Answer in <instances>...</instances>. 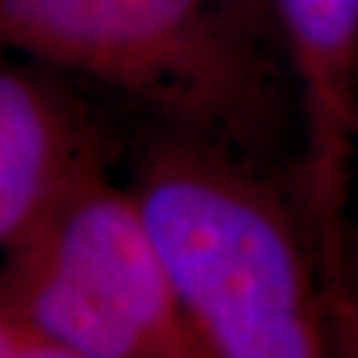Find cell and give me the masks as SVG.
<instances>
[{"label":"cell","mask_w":358,"mask_h":358,"mask_svg":"<svg viewBox=\"0 0 358 358\" xmlns=\"http://www.w3.org/2000/svg\"><path fill=\"white\" fill-rule=\"evenodd\" d=\"M0 303L56 358H202L136 199L109 167L0 255Z\"/></svg>","instance_id":"3"},{"label":"cell","mask_w":358,"mask_h":358,"mask_svg":"<svg viewBox=\"0 0 358 358\" xmlns=\"http://www.w3.org/2000/svg\"><path fill=\"white\" fill-rule=\"evenodd\" d=\"M99 167L106 141L64 77L0 51V255Z\"/></svg>","instance_id":"5"},{"label":"cell","mask_w":358,"mask_h":358,"mask_svg":"<svg viewBox=\"0 0 358 358\" xmlns=\"http://www.w3.org/2000/svg\"><path fill=\"white\" fill-rule=\"evenodd\" d=\"M0 51L117 90L159 125L297 165L282 48L242 0H0Z\"/></svg>","instance_id":"2"},{"label":"cell","mask_w":358,"mask_h":358,"mask_svg":"<svg viewBox=\"0 0 358 358\" xmlns=\"http://www.w3.org/2000/svg\"><path fill=\"white\" fill-rule=\"evenodd\" d=\"M300 120L297 178L334 279L350 287L358 0H268Z\"/></svg>","instance_id":"4"},{"label":"cell","mask_w":358,"mask_h":358,"mask_svg":"<svg viewBox=\"0 0 358 358\" xmlns=\"http://www.w3.org/2000/svg\"><path fill=\"white\" fill-rule=\"evenodd\" d=\"M242 6L250 11V16L255 19L260 27H266L271 35L276 38V29H273V19H271V8H268V0H242ZM279 43V40H276Z\"/></svg>","instance_id":"8"},{"label":"cell","mask_w":358,"mask_h":358,"mask_svg":"<svg viewBox=\"0 0 358 358\" xmlns=\"http://www.w3.org/2000/svg\"><path fill=\"white\" fill-rule=\"evenodd\" d=\"M340 356H358V303L350 300L340 316Z\"/></svg>","instance_id":"7"},{"label":"cell","mask_w":358,"mask_h":358,"mask_svg":"<svg viewBox=\"0 0 358 358\" xmlns=\"http://www.w3.org/2000/svg\"><path fill=\"white\" fill-rule=\"evenodd\" d=\"M356 170H358V103H356ZM350 284H353V294L358 303V226L353 234V244H350Z\"/></svg>","instance_id":"9"},{"label":"cell","mask_w":358,"mask_h":358,"mask_svg":"<svg viewBox=\"0 0 358 358\" xmlns=\"http://www.w3.org/2000/svg\"><path fill=\"white\" fill-rule=\"evenodd\" d=\"M0 358H56L29 327L0 303Z\"/></svg>","instance_id":"6"},{"label":"cell","mask_w":358,"mask_h":358,"mask_svg":"<svg viewBox=\"0 0 358 358\" xmlns=\"http://www.w3.org/2000/svg\"><path fill=\"white\" fill-rule=\"evenodd\" d=\"M125 186L202 358L340 356L353 294L327 263L297 165L159 125Z\"/></svg>","instance_id":"1"}]
</instances>
